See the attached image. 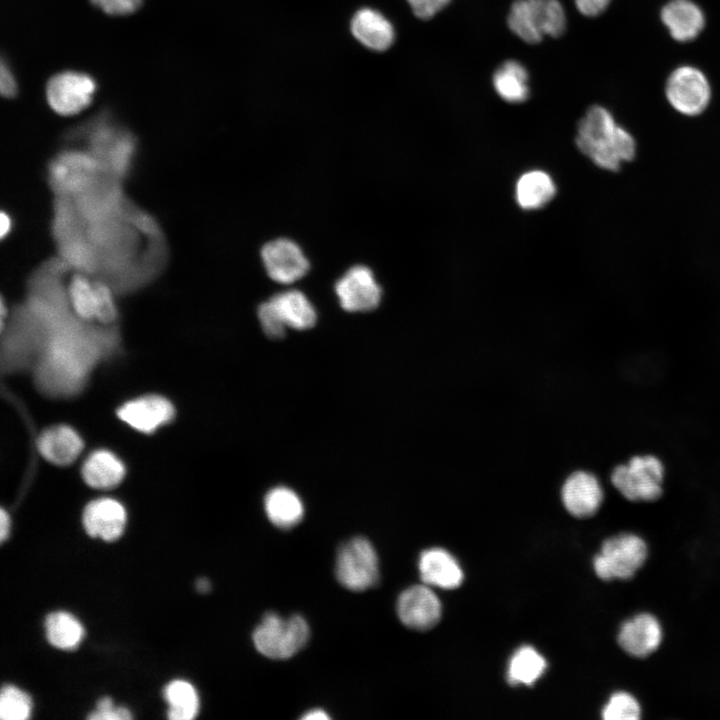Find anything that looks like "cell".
Returning <instances> with one entry per match:
<instances>
[{
    "label": "cell",
    "instance_id": "6da1fadb",
    "mask_svg": "<svg viewBox=\"0 0 720 720\" xmlns=\"http://www.w3.org/2000/svg\"><path fill=\"white\" fill-rule=\"evenodd\" d=\"M31 369L36 389L46 397L79 395L94 369L120 350L113 325L93 324L65 311L43 328Z\"/></svg>",
    "mask_w": 720,
    "mask_h": 720
},
{
    "label": "cell",
    "instance_id": "7a4b0ae2",
    "mask_svg": "<svg viewBox=\"0 0 720 720\" xmlns=\"http://www.w3.org/2000/svg\"><path fill=\"white\" fill-rule=\"evenodd\" d=\"M576 145L598 167L609 171H617L636 153L633 136L616 123L606 108L599 105L591 106L579 121Z\"/></svg>",
    "mask_w": 720,
    "mask_h": 720
},
{
    "label": "cell",
    "instance_id": "3957f363",
    "mask_svg": "<svg viewBox=\"0 0 720 720\" xmlns=\"http://www.w3.org/2000/svg\"><path fill=\"white\" fill-rule=\"evenodd\" d=\"M507 23L521 40L536 44L545 35L559 37L565 31L566 14L559 0H516Z\"/></svg>",
    "mask_w": 720,
    "mask_h": 720
},
{
    "label": "cell",
    "instance_id": "277c9868",
    "mask_svg": "<svg viewBox=\"0 0 720 720\" xmlns=\"http://www.w3.org/2000/svg\"><path fill=\"white\" fill-rule=\"evenodd\" d=\"M308 637L309 627L304 618L299 615L282 618L273 612L264 615L252 635L257 651L271 659L292 657Z\"/></svg>",
    "mask_w": 720,
    "mask_h": 720
},
{
    "label": "cell",
    "instance_id": "5b68a950",
    "mask_svg": "<svg viewBox=\"0 0 720 720\" xmlns=\"http://www.w3.org/2000/svg\"><path fill=\"white\" fill-rule=\"evenodd\" d=\"M647 553V545L638 535L623 533L610 537L594 558V571L605 581L632 578L645 563Z\"/></svg>",
    "mask_w": 720,
    "mask_h": 720
},
{
    "label": "cell",
    "instance_id": "8992f818",
    "mask_svg": "<svg viewBox=\"0 0 720 720\" xmlns=\"http://www.w3.org/2000/svg\"><path fill=\"white\" fill-rule=\"evenodd\" d=\"M664 467L655 456L631 458L611 473L613 486L630 501H654L662 494Z\"/></svg>",
    "mask_w": 720,
    "mask_h": 720
},
{
    "label": "cell",
    "instance_id": "52a82bcc",
    "mask_svg": "<svg viewBox=\"0 0 720 720\" xmlns=\"http://www.w3.org/2000/svg\"><path fill=\"white\" fill-rule=\"evenodd\" d=\"M336 577L347 589L363 591L374 586L379 579L377 553L364 537H355L338 550Z\"/></svg>",
    "mask_w": 720,
    "mask_h": 720
},
{
    "label": "cell",
    "instance_id": "ba28073f",
    "mask_svg": "<svg viewBox=\"0 0 720 720\" xmlns=\"http://www.w3.org/2000/svg\"><path fill=\"white\" fill-rule=\"evenodd\" d=\"M666 97L678 112L695 116L709 104L711 89L706 76L693 66L675 69L666 82Z\"/></svg>",
    "mask_w": 720,
    "mask_h": 720
},
{
    "label": "cell",
    "instance_id": "9c48e42d",
    "mask_svg": "<svg viewBox=\"0 0 720 720\" xmlns=\"http://www.w3.org/2000/svg\"><path fill=\"white\" fill-rule=\"evenodd\" d=\"M96 83L92 77L76 71H65L51 77L46 98L57 114L70 116L85 109L92 101Z\"/></svg>",
    "mask_w": 720,
    "mask_h": 720
},
{
    "label": "cell",
    "instance_id": "30bf717a",
    "mask_svg": "<svg viewBox=\"0 0 720 720\" xmlns=\"http://www.w3.org/2000/svg\"><path fill=\"white\" fill-rule=\"evenodd\" d=\"M260 257L269 278L280 284H292L310 270L302 248L289 238L268 241L261 248Z\"/></svg>",
    "mask_w": 720,
    "mask_h": 720
},
{
    "label": "cell",
    "instance_id": "8fae6325",
    "mask_svg": "<svg viewBox=\"0 0 720 720\" xmlns=\"http://www.w3.org/2000/svg\"><path fill=\"white\" fill-rule=\"evenodd\" d=\"M335 292L341 307L348 312H369L376 309L383 294L373 271L362 264L350 267L336 281Z\"/></svg>",
    "mask_w": 720,
    "mask_h": 720
},
{
    "label": "cell",
    "instance_id": "7c38bea8",
    "mask_svg": "<svg viewBox=\"0 0 720 720\" xmlns=\"http://www.w3.org/2000/svg\"><path fill=\"white\" fill-rule=\"evenodd\" d=\"M102 169L103 166L94 156L70 151L53 162L50 178L58 191L80 194L89 184H93L95 176Z\"/></svg>",
    "mask_w": 720,
    "mask_h": 720
},
{
    "label": "cell",
    "instance_id": "4fadbf2b",
    "mask_svg": "<svg viewBox=\"0 0 720 720\" xmlns=\"http://www.w3.org/2000/svg\"><path fill=\"white\" fill-rule=\"evenodd\" d=\"M175 415L172 403L160 395H146L125 402L117 410L118 418L142 433H153Z\"/></svg>",
    "mask_w": 720,
    "mask_h": 720
},
{
    "label": "cell",
    "instance_id": "5bb4252c",
    "mask_svg": "<svg viewBox=\"0 0 720 720\" xmlns=\"http://www.w3.org/2000/svg\"><path fill=\"white\" fill-rule=\"evenodd\" d=\"M91 147L103 168H110L121 175L129 168L134 151V141L126 132L114 126L100 123L93 127Z\"/></svg>",
    "mask_w": 720,
    "mask_h": 720
},
{
    "label": "cell",
    "instance_id": "9a60e30c",
    "mask_svg": "<svg viewBox=\"0 0 720 720\" xmlns=\"http://www.w3.org/2000/svg\"><path fill=\"white\" fill-rule=\"evenodd\" d=\"M397 614L405 626L415 630H428L441 618V603L429 587L415 585L400 594Z\"/></svg>",
    "mask_w": 720,
    "mask_h": 720
},
{
    "label": "cell",
    "instance_id": "2e32d148",
    "mask_svg": "<svg viewBox=\"0 0 720 720\" xmlns=\"http://www.w3.org/2000/svg\"><path fill=\"white\" fill-rule=\"evenodd\" d=\"M561 498L570 514L578 518H586L594 515L600 508L603 490L593 474L577 471L564 482Z\"/></svg>",
    "mask_w": 720,
    "mask_h": 720
},
{
    "label": "cell",
    "instance_id": "e0dca14e",
    "mask_svg": "<svg viewBox=\"0 0 720 720\" xmlns=\"http://www.w3.org/2000/svg\"><path fill=\"white\" fill-rule=\"evenodd\" d=\"M662 637V627L657 618L641 613L621 625L618 643L627 654L642 658L656 651Z\"/></svg>",
    "mask_w": 720,
    "mask_h": 720
},
{
    "label": "cell",
    "instance_id": "ac0fdd59",
    "mask_svg": "<svg viewBox=\"0 0 720 720\" xmlns=\"http://www.w3.org/2000/svg\"><path fill=\"white\" fill-rule=\"evenodd\" d=\"M82 519L83 526L90 536L114 541L123 533L126 511L117 500L100 498L86 505Z\"/></svg>",
    "mask_w": 720,
    "mask_h": 720
},
{
    "label": "cell",
    "instance_id": "d6986e66",
    "mask_svg": "<svg viewBox=\"0 0 720 720\" xmlns=\"http://www.w3.org/2000/svg\"><path fill=\"white\" fill-rule=\"evenodd\" d=\"M83 447L80 435L67 425L52 426L44 430L37 439V449L41 456L58 466L73 463Z\"/></svg>",
    "mask_w": 720,
    "mask_h": 720
},
{
    "label": "cell",
    "instance_id": "ffe728a7",
    "mask_svg": "<svg viewBox=\"0 0 720 720\" xmlns=\"http://www.w3.org/2000/svg\"><path fill=\"white\" fill-rule=\"evenodd\" d=\"M661 20L677 41L695 39L703 30L705 17L701 8L691 0H671L661 10Z\"/></svg>",
    "mask_w": 720,
    "mask_h": 720
},
{
    "label": "cell",
    "instance_id": "44dd1931",
    "mask_svg": "<svg viewBox=\"0 0 720 720\" xmlns=\"http://www.w3.org/2000/svg\"><path fill=\"white\" fill-rule=\"evenodd\" d=\"M419 572L423 583L443 589H455L463 581V572L457 560L446 550L431 548L419 558Z\"/></svg>",
    "mask_w": 720,
    "mask_h": 720
},
{
    "label": "cell",
    "instance_id": "7402d4cb",
    "mask_svg": "<svg viewBox=\"0 0 720 720\" xmlns=\"http://www.w3.org/2000/svg\"><path fill=\"white\" fill-rule=\"evenodd\" d=\"M351 32L362 45L375 51L387 50L395 37L390 21L371 8H363L355 13Z\"/></svg>",
    "mask_w": 720,
    "mask_h": 720
},
{
    "label": "cell",
    "instance_id": "603a6c76",
    "mask_svg": "<svg viewBox=\"0 0 720 720\" xmlns=\"http://www.w3.org/2000/svg\"><path fill=\"white\" fill-rule=\"evenodd\" d=\"M126 473L123 462L112 452L100 449L91 453L83 463L81 474L87 485L97 489L117 486Z\"/></svg>",
    "mask_w": 720,
    "mask_h": 720
},
{
    "label": "cell",
    "instance_id": "cb8c5ba5",
    "mask_svg": "<svg viewBox=\"0 0 720 720\" xmlns=\"http://www.w3.org/2000/svg\"><path fill=\"white\" fill-rule=\"evenodd\" d=\"M270 300L287 327L306 330L315 325L316 310L303 292L290 289L273 295Z\"/></svg>",
    "mask_w": 720,
    "mask_h": 720
},
{
    "label": "cell",
    "instance_id": "d4e9b609",
    "mask_svg": "<svg viewBox=\"0 0 720 720\" xmlns=\"http://www.w3.org/2000/svg\"><path fill=\"white\" fill-rule=\"evenodd\" d=\"M556 187L549 174L531 170L522 174L515 187L516 201L525 210L538 209L552 200Z\"/></svg>",
    "mask_w": 720,
    "mask_h": 720
},
{
    "label": "cell",
    "instance_id": "484cf974",
    "mask_svg": "<svg viewBox=\"0 0 720 720\" xmlns=\"http://www.w3.org/2000/svg\"><path fill=\"white\" fill-rule=\"evenodd\" d=\"M265 510L269 520L277 527L289 529L303 518L304 508L298 495L289 488L276 487L265 497Z\"/></svg>",
    "mask_w": 720,
    "mask_h": 720
},
{
    "label": "cell",
    "instance_id": "4316f807",
    "mask_svg": "<svg viewBox=\"0 0 720 720\" xmlns=\"http://www.w3.org/2000/svg\"><path fill=\"white\" fill-rule=\"evenodd\" d=\"M528 72L518 61L507 60L493 74L496 93L506 102L521 103L529 96Z\"/></svg>",
    "mask_w": 720,
    "mask_h": 720
},
{
    "label": "cell",
    "instance_id": "83f0119b",
    "mask_svg": "<svg viewBox=\"0 0 720 720\" xmlns=\"http://www.w3.org/2000/svg\"><path fill=\"white\" fill-rule=\"evenodd\" d=\"M45 630L49 643L64 650L75 649L84 635L81 623L63 611L53 612L46 617Z\"/></svg>",
    "mask_w": 720,
    "mask_h": 720
},
{
    "label": "cell",
    "instance_id": "f1b7e54d",
    "mask_svg": "<svg viewBox=\"0 0 720 720\" xmlns=\"http://www.w3.org/2000/svg\"><path fill=\"white\" fill-rule=\"evenodd\" d=\"M546 668V661L533 647L523 646L511 657L507 679L512 685H532L541 677Z\"/></svg>",
    "mask_w": 720,
    "mask_h": 720
},
{
    "label": "cell",
    "instance_id": "f546056e",
    "mask_svg": "<svg viewBox=\"0 0 720 720\" xmlns=\"http://www.w3.org/2000/svg\"><path fill=\"white\" fill-rule=\"evenodd\" d=\"M169 704L168 717L172 720H191L199 711V698L195 688L187 681H171L164 689Z\"/></svg>",
    "mask_w": 720,
    "mask_h": 720
},
{
    "label": "cell",
    "instance_id": "4dcf8cb0",
    "mask_svg": "<svg viewBox=\"0 0 720 720\" xmlns=\"http://www.w3.org/2000/svg\"><path fill=\"white\" fill-rule=\"evenodd\" d=\"M67 297L71 309L80 319L88 322L97 317V295L95 281L83 274H75L68 285Z\"/></svg>",
    "mask_w": 720,
    "mask_h": 720
},
{
    "label": "cell",
    "instance_id": "1f68e13d",
    "mask_svg": "<svg viewBox=\"0 0 720 720\" xmlns=\"http://www.w3.org/2000/svg\"><path fill=\"white\" fill-rule=\"evenodd\" d=\"M30 697L12 685H5L0 694V717L3 720H25L30 717Z\"/></svg>",
    "mask_w": 720,
    "mask_h": 720
},
{
    "label": "cell",
    "instance_id": "d6a6232c",
    "mask_svg": "<svg viewBox=\"0 0 720 720\" xmlns=\"http://www.w3.org/2000/svg\"><path fill=\"white\" fill-rule=\"evenodd\" d=\"M641 708L636 698L627 692L614 693L602 710L605 720H637Z\"/></svg>",
    "mask_w": 720,
    "mask_h": 720
},
{
    "label": "cell",
    "instance_id": "836d02e7",
    "mask_svg": "<svg viewBox=\"0 0 720 720\" xmlns=\"http://www.w3.org/2000/svg\"><path fill=\"white\" fill-rule=\"evenodd\" d=\"M258 318L269 338L280 339L285 336L287 326L270 299L259 305Z\"/></svg>",
    "mask_w": 720,
    "mask_h": 720
},
{
    "label": "cell",
    "instance_id": "e575fe53",
    "mask_svg": "<svg viewBox=\"0 0 720 720\" xmlns=\"http://www.w3.org/2000/svg\"><path fill=\"white\" fill-rule=\"evenodd\" d=\"M97 295L96 321L103 325H113L117 319V309L112 290L101 281H95Z\"/></svg>",
    "mask_w": 720,
    "mask_h": 720
},
{
    "label": "cell",
    "instance_id": "d590c367",
    "mask_svg": "<svg viewBox=\"0 0 720 720\" xmlns=\"http://www.w3.org/2000/svg\"><path fill=\"white\" fill-rule=\"evenodd\" d=\"M91 720H129L131 712L125 707H114L109 697H103L97 702V708L88 717Z\"/></svg>",
    "mask_w": 720,
    "mask_h": 720
},
{
    "label": "cell",
    "instance_id": "8d00e7d4",
    "mask_svg": "<svg viewBox=\"0 0 720 720\" xmlns=\"http://www.w3.org/2000/svg\"><path fill=\"white\" fill-rule=\"evenodd\" d=\"M91 3L109 15H127L135 12L142 0H90Z\"/></svg>",
    "mask_w": 720,
    "mask_h": 720
},
{
    "label": "cell",
    "instance_id": "74e56055",
    "mask_svg": "<svg viewBox=\"0 0 720 720\" xmlns=\"http://www.w3.org/2000/svg\"><path fill=\"white\" fill-rule=\"evenodd\" d=\"M451 0H407L414 15L427 20L445 8Z\"/></svg>",
    "mask_w": 720,
    "mask_h": 720
},
{
    "label": "cell",
    "instance_id": "f35d334b",
    "mask_svg": "<svg viewBox=\"0 0 720 720\" xmlns=\"http://www.w3.org/2000/svg\"><path fill=\"white\" fill-rule=\"evenodd\" d=\"M0 90L1 94L7 98L14 97L17 93L15 77L10 66L4 60L1 61Z\"/></svg>",
    "mask_w": 720,
    "mask_h": 720
},
{
    "label": "cell",
    "instance_id": "ab89813d",
    "mask_svg": "<svg viewBox=\"0 0 720 720\" xmlns=\"http://www.w3.org/2000/svg\"><path fill=\"white\" fill-rule=\"evenodd\" d=\"M609 3L610 0H575L579 12L588 17L598 16L608 7Z\"/></svg>",
    "mask_w": 720,
    "mask_h": 720
},
{
    "label": "cell",
    "instance_id": "60d3db41",
    "mask_svg": "<svg viewBox=\"0 0 720 720\" xmlns=\"http://www.w3.org/2000/svg\"><path fill=\"white\" fill-rule=\"evenodd\" d=\"M10 518L4 509L0 511V539L3 542L9 534Z\"/></svg>",
    "mask_w": 720,
    "mask_h": 720
},
{
    "label": "cell",
    "instance_id": "b9f144b4",
    "mask_svg": "<svg viewBox=\"0 0 720 720\" xmlns=\"http://www.w3.org/2000/svg\"><path fill=\"white\" fill-rule=\"evenodd\" d=\"M329 718H330L329 715L321 709H313L311 711H308L302 717V719H305V720H325V719H329Z\"/></svg>",
    "mask_w": 720,
    "mask_h": 720
},
{
    "label": "cell",
    "instance_id": "7bdbcfd3",
    "mask_svg": "<svg viewBox=\"0 0 720 720\" xmlns=\"http://www.w3.org/2000/svg\"><path fill=\"white\" fill-rule=\"evenodd\" d=\"M12 220L9 214L1 213V237L4 238L11 230Z\"/></svg>",
    "mask_w": 720,
    "mask_h": 720
},
{
    "label": "cell",
    "instance_id": "ee69618b",
    "mask_svg": "<svg viewBox=\"0 0 720 720\" xmlns=\"http://www.w3.org/2000/svg\"><path fill=\"white\" fill-rule=\"evenodd\" d=\"M196 586H197L198 591H199V592H202V593L207 592V591L210 590V583H209V581H208L207 579H205V578L199 579V580L197 581Z\"/></svg>",
    "mask_w": 720,
    "mask_h": 720
}]
</instances>
